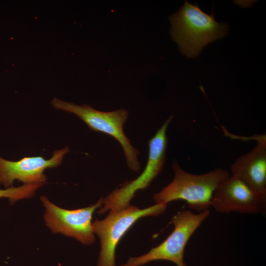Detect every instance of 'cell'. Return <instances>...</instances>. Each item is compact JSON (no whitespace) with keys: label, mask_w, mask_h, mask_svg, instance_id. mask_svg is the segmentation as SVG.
Segmentation results:
<instances>
[{"label":"cell","mask_w":266,"mask_h":266,"mask_svg":"<svg viewBox=\"0 0 266 266\" xmlns=\"http://www.w3.org/2000/svg\"><path fill=\"white\" fill-rule=\"evenodd\" d=\"M51 104L57 109L75 114L92 131L106 134L116 139L123 149L129 169L134 172L139 170V151L133 147L123 131L128 118V110L122 108L108 112L101 111L87 104L79 105L57 98L52 100Z\"/></svg>","instance_id":"cell-3"},{"label":"cell","mask_w":266,"mask_h":266,"mask_svg":"<svg viewBox=\"0 0 266 266\" xmlns=\"http://www.w3.org/2000/svg\"><path fill=\"white\" fill-rule=\"evenodd\" d=\"M42 185L38 184H24L18 187H11L5 189H0V198H7L10 204L18 200L32 197L36 190Z\"/></svg>","instance_id":"cell-11"},{"label":"cell","mask_w":266,"mask_h":266,"mask_svg":"<svg viewBox=\"0 0 266 266\" xmlns=\"http://www.w3.org/2000/svg\"><path fill=\"white\" fill-rule=\"evenodd\" d=\"M266 195L256 193L242 180L233 176L221 182L216 188L211 206L222 213H264Z\"/></svg>","instance_id":"cell-8"},{"label":"cell","mask_w":266,"mask_h":266,"mask_svg":"<svg viewBox=\"0 0 266 266\" xmlns=\"http://www.w3.org/2000/svg\"><path fill=\"white\" fill-rule=\"evenodd\" d=\"M169 20L171 37L188 58L198 56L207 44L224 37L228 32L226 23L216 22L213 14H208L197 4L187 1L170 16Z\"/></svg>","instance_id":"cell-1"},{"label":"cell","mask_w":266,"mask_h":266,"mask_svg":"<svg viewBox=\"0 0 266 266\" xmlns=\"http://www.w3.org/2000/svg\"><path fill=\"white\" fill-rule=\"evenodd\" d=\"M40 200L45 208V224L53 233H60L74 238L83 244H93L95 237L93 231L92 216L97 208L101 207L102 197L94 204L74 210L60 207L45 196H41Z\"/></svg>","instance_id":"cell-7"},{"label":"cell","mask_w":266,"mask_h":266,"mask_svg":"<svg viewBox=\"0 0 266 266\" xmlns=\"http://www.w3.org/2000/svg\"><path fill=\"white\" fill-rule=\"evenodd\" d=\"M174 173L172 181L155 194L156 203L166 204L172 201H186L192 209L199 211L208 210L214 192L218 185L230 176V172L216 168L202 174H191L183 170L176 161L172 163Z\"/></svg>","instance_id":"cell-2"},{"label":"cell","mask_w":266,"mask_h":266,"mask_svg":"<svg viewBox=\"0 0 266 266\" xmlns=\"http://www.w3.org/2000/svg\"><path fill=\"white\" fill-rule=\"evenodd\" d=\"M209 214V209L198 214L190 210L177 212L171 220L174 229L163 242L144 255L130 257L120 266H142L159 260L170 261L176 266H187L184 261L186 246L192 235Z\"/></svg>","instance_id":"cell-6"},{"label":"cell","mask_w":266,"mask_h":266,"mask_svg":"<svg viewBox=\"0 0 266 266\" xmlns=\"http://www.w3.org/2000/svg\"><path fill=\"white\" fill-rule=\"evenodd\" d=\"M173 117L170 116L149 140L147 162L141 173L136 179L126 181L103 198L98 213L103 214L128 206L136 192L147 188L162 171L166 157V131Z\"/></svg>","instance_id":"cell-5"},{"label":"cell","mask_w":266,"mask_h":266,"mask_svg":"<svg viewBox=\"0 0 266 266\" xmlns=\"http://www.w3.org/2000/svg\"><path fill=\"white\" fill-rule=\"evenodd\" d=\"M166 206L156 203L140 209L130 205L120 209L109 211L102 220L96 219L92 223L93 231L99 237L100 245L97 266H117L115 249L124 234L138 220L160 215L165 211Z\"/></svg>","instance_id":"cell-4"},{"label":"cell","mask_w":266,"mask_h":266,"mask_svg":"<svg viewBox=\"0 0 266 266\" xmlns=\"http://www.w3.org/2000/svg\"><path fill=\"white\" fill-rule=\"evenodd\" d=\"M257 144L231 166L232 176L242 180L256 193L266 195V137L258 135Z\"/></svg>","instance_id":"cell-10"},{"label":"cell","mask_w":266,"mask_h":266,"mask_svg":"<svg viewBox=\"0 0 266 266\" xmlns=\"http://www.w3.org/2000/svg\"><path fill=\"white\" fill-rule=\"evenodd\" d=\"M69 149L66 146L55 151L51 158L46 160L41 156L26 157L18 161H10L0 157V184L6 188L12 187L17 180L24 184L43 185L46 180L44 171L60 166Z\"/></svg>","instance_id":"cell-9"}]
</instances>
